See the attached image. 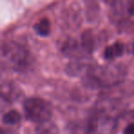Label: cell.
Returning <instances> with one entry per match:
<instances>
[{"label": "cell", "mask_w": 134, "mask_h": 134, "mask_svg": "<svg viewBox=\"0 0 134 134\" xmlns=\"http://www.w3.org/2000/svg\"><path fill=\"white\" fill-rule=\"evenodd\" d=\"M126 75L124 66L109 64L94 66L84 76L83 81L87 87L105 88L117 86L122 82Z\"/></svg>", "instance_id": "1"}, {"label": "cell", "mask_w": 134, "mask_h": 134, "mask_svg": "<svg viewBox=\"0 0 134 134\" xmlns=\"http://www.w3.org/2000/svg\"><path fill=\"white\" fill-rule=\"evenodd\" d=\"M2 58L12 70L23 73L32 65V57L24 46L14 41H8L2 45Z\"/></svg>", "instance_id": "2"}, {"label": "cell", "mask_w": 134, "mask_h": 134, "mask_svg": "<svg viewBox=\"0 0 134 134\" xmlns=\"http://www.w3.org/2000/svg\"><path fill=\"white\" fill-rule=\"evenodd\" d=\"M25 117L28 120L38 124L51 119L52 108L48 101L39 97H30L23 102Z\"/></svg>", "instance_id": "3"}, {"label": "cell", "mask_w": 134, "mask_h": 134, "mask_svg": "<svg viewBox=\"0 0 134 134\" xmlns=\"http://www.w3.org/2000/svg\"><path fill=\"white\" fill-rule=\"evenodd\" d=\"M95 65L91 63L90 59L85 57L73 59L65 65V73L69 76L76 77L84 75V76L93 68Z\"/></svg>", "instance_id": "4"}, {"label": "cell", "mask_w": 134, "mask_h": 134, "mask_svg": "<svg viewBox=\"0 0 134 134\" xmlns=\"http://www.w3.org/2000/svg\"><path fill=\"white\" fill-rule=\"evenodd\" d=\"M116 127V121L108 115L95 117L90 121L89 130L96 134H112Z\"/></svg>", "instance_id": "5"}, {"label": "cell", "mask_w": 134, "mask_h": 134, "mask_svg": "<svg viewBox=\"0 0 134 134\" xmlns=\"http://www.w3.org/2000/svg\"><path fill=\"white\" fill-rule=\"evenodd\" d=\"M61 51L65 56L73 59L84 57V49H83L81 42L79 43L75 39L67 38L62 44Z\"/></svg>", "instance_id": "6"}, {"label": "cell", "mask_w": 134, "mask_h": 134, "mask_svg": "<svg viewBox=\"0 0 134 134\" xmlns=\"http://www.w3.org/2000/svg\"><path fill=\"white\" fill-rule=\"evenodd\" d=\"M81 45L85 52L91 53L99 45V36L92 30H86L81 35Z\"/></svg>", "instance_id": "7"}, {"label": "cell", "mask_w": 134, "mask_h": 134, "mask_svg": "<svg viewBox=\"0 0 134 134\" xmlns=\"http://www.w3.org/2000/svg\"><path fill=\"white\" fill-rule=\"evenodd\" d=\"M125 47L120 41H116L112 45L106 47L104 51V58L106 60H114L124 54Z\"/></svg>", "instance_id": "8"}, {"label": "cell", "mask_w": 134, "mask_h": 134, "mask_svg": "<svg viewBox=\"0 0 134 134\" xmlns=\"http://www.w3.org/2000/svg\"><path fill=\"white\" fill-rule=\"evenodd\" d=\"M58 132L56 124L51 120L39 123L35 128V134H58Z\"/></svg>", "instance_id": "9"}, {"label": "cell", "mask_w": 134, "mask_h": 134, "mask_svg": "<svg viewBox=\"0 0 134 134\" xmlns=\"http://www.w3.org/2000/svg\"><path fill=\"white\" fill-rule=\"evenodd\" d=\"M17 91H19V88L14 86H11L8 83L6 84V86H5V85H2V87H1V96H2V98H5L7 101L17 100L20 97L17 93Z\"/></svg>", "instance_id": "10"}, {"label": "cell", "mask_w": 134, "mask_h": 134, "mask_svg": "<svg viewBox=\"0 0 134 134\" xmlns=\"http://www.w3.org/2000/svg\"><path fill=\"white\" fill-rule=\"evenodd\" d=\"M36 33L41 37H47L51 32V23L47 18H42L33 26Z\"/></svg>", "instance_id": "11"}, {"label": "cell", "mask_w": 134, "mask_h": 134, "mask_svg": "<svg viewBox=\"0 0 134 134\" xmlns=\"http://www.w3.org/2000/svg\"><path fill=\"white\" fill-rule=\"evenodd\" d=\"M21 120V115L19 111L13 109L10 111L7 112L3 115L2 117V122L6 125H15L20 122Z\"/></svg>", "instance_id": "12"}, {"label": "cell", "mask_w": 134, "mask_h": 134, "mask_svg": "<svg viewBox=\"0 0 134 134\" xmlns=\"http://www.w3.org/2000/svg\"><path fill=\"white\" fill-rule=\"evenodd\" d=\"M127 11L130 15L134 16V1H130L127 3Z\"/></svg>", "instance_id": "13"}, {"label": "cell", "mask_w": 134, "mask_h": 134, "mask_svg": "<svg viewBox=\"0 0 134 134\" xmlns=\"http://www.w3.org/2000/svg\"><path fill=\"white\" fill-rule=\"evenodd\" d=\"M123 134H134V122L130 123V125L125 128L124 131H123Z\"/></svg>", "instance_id": "14"}, {"label": "cell", "mask_w": 134, "mask_h": 134, "mask_svg": "<svg viewBox=\"0 0 134 134\" xmlns=\"http://www.w3.org/2000/svg\"><path fill=\"white\" fill-rule=\"evenodd\" d=\"M130 52L132 53V55L134 56V40H132V41L130 42Z\"/></svg>", "instance_id": "15"}, {"label": "cell", "mask_w": 134, "mask_h": 134, "mask_svg": "<svg viewBox=\"0 0 134 134\" xmlns=\"http://www.w3.org/2000/svg\"><path fill=\"white\" fill-rule=\"evenodd\" d=\"M1 134H12V133L10 131H8V130H2V132H1Z\"/></svg>", "instance_id": "16"}]
</instances>
